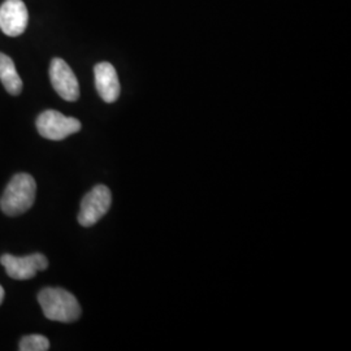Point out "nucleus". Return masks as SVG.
I'll list each match as a JSON object with an SVG mask.
<instances>
[{
	"label": "nucleus",
	"instance_id": "f257e3e1",
	"mask_svg": "<svg viewBox=\"0 0 351 351\" xmlns=\"http://www.w3.org/2000/svg\"><path fill=\"white\" fill-rule=\"evenodd\" d=\"M43 314L52 322L75 323L81 316V306L75 295L62 288L43 289L38 294Z\"/></svg>",
	"mask_w": 351,
	"mask_h": 351
},
{
	"label": "nucleus",
	"instance_id": "f03ea898",
	"mask_svg": "<svg viewBox=\"0 0 351 351\" xmlns=\"http://www.w3.org/2000/svg\"><path fill=\"white\" fill-rule=\"evenodd\" d=\"M37 184L36 180L27 173L13 176L0 199L3 213L8 216H19L25 213L36 201Z\"/></svg>",
	"mask_w": 351,
	"mask_h": 351
},
{
	"label": "nucleus",
	"instance_id": "7ed1b4c3",
	"mask_svg": "<svg viewBox=\"0 0 351 351\" xmlns=\"http://www.w3.org/2000/svg\"><path fill=\"white\" fill-rule=\"evenodd\" d=\"M81 128V123L75 117H66L53 110L40 113L37 119L38 133L43 138L51 141H63L78 133Z\"/></svg>",
	"mask_w": 351,
	"mask_h": 351
},
{
	"label": "nucleus",
	"instance_id": "20e7f679",
	"mask_svg": "<svg viewBox=\"0 0 351 351\" xmlns=\"http://www.w3.org/2000/svg\"><path fill=\"white\" fill-rule=\"evenodd\" d=\"M112 204L111 190L98 185L84 197L78 213V223L85 228L95 226L101 217L108 213Z\"/></svg>",
	"mask_w": 351,
	"mask_h": 351
},
{
	"label": "nucleus",
	"instance_id": "39448f33",
	"mask_svg": "<svg viewBox=\"0 0 351 351\" xmlns=\"http://www.w3.org/2000/svg\"><path fill=\"white\" fill-rule=\"evenodd\" d=\"M0 263L5 268L7 275L14 280H30L37 275L38 271H45L49 267V261L43 254H33L29 256H13L4 254Z\"/></svg>",
	"mask_w": 351,
	"mask_h": 351
},
{
	"label": "nucleus",
	"instance_id": "423d86ee",
	"mask_svg": "<svg viewBox=\"0 0 351 351\" xmlns=\"http://www.w3.org/2000/svg\"><path fill=\"white\" fill-rule=\"evenodd\" d=\"M50 80L52 88L64 101H75L80 98V85L71 66L63 59L55 58L50 65Z\"/></svg>",
	"mask_w": 351,
	"mask_h": 351
},
{
	"label": "nucleus",
	"instance_id": "0eeeda50",
	"mask_svg": "<svg viewBox=\"0 0 351 351\" xmlns=\"http://www.w3.org/2000/svg\"><path fill=\"white\" fill-rule=\"evenodd\" d=\"M29 12L23 0H5L0 7V29L8 37H19L25 32Z\"/></svg>",
	"mask_w": 351,
	"mask_h": 351
},
{
	"label": "nucleus",
	"instance_id": "6e6552de",
	"mask_svg": "<svg viewBox=\"0 0 351 351\" xmlns=\"http://www.w3.org/2000/svg\"><path fill=\"white\" fill-rule=\"evenodd\" d=\"M95 88L98 94L106 103H113L120 97V81L112 64L103 62L97 64L94 68Z\"/></svg>",
	"mask_w": 351,
	"mask_h": 351
},
{
	"label": "nucleus",
	"instance_id": "1a4fd4ad",
	"mask_svg": "<svg viewBox=\"0 0 351 351\" xmlns=\"http://www.w3.org/2000/svg\"><path fill=\"white\" fill-rule=\"evenodd\" d=\"M0 81L11 95H19L23 91V81L17 73L12 59L0 52Z\"/></svg>",
	"mask_w": 351,
	"mask_h": 351
},
{
	"label": "nucleus",
	"instance_id": "9d476101",
	"mask_svg": "<svg viewBox=\"0 0 351 351\" xmlns=\"http://www.w3.org/2000/svg\"><path fill=\"white\" fill-rule=\"evenodd\" d=\"M21 351H46L50 349V341L40 335L25 336L20 342Z\"/></svg>",
	"mask_w": 351,
	"mask_h": 351
},
{
	"label": "nucleus",
	"instance_id": "9b49d317",
	"mask_svg": "<svg viewBox=\"0 0 351 351\" xmlns=\"http://www.w3.org/2000/svg\"><path fill=\"white\" fill-rule=\"evenodd\" d=\"M3 300H4V289L0 285V304L3 303Z\"/></svg>",
	"mask_w": 351,
	"mask_h": 351
}]
</instances>
